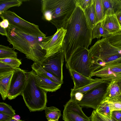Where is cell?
<instances>
[{
    "instance_id": "obj_1",
    "label": "cell",
    "mask_w": 121,
    "mask_h": 121,
    "mask_svg": "<svg viewBox=\"0 0 121 121\" xmlns=\"http://www.w3.org/2000/svg\"><path fill=\"white\" fill-rule=\"evenodd\" d=\"M65 29L66 32L62 44L64 59L67 63L78 48L88 49L92 40V30L88 25L82 10L76 6Z\"/></svg>"
},
{
    "instance_id": "obj_2",
    "label": "cell",
    "mask_w": 121,
    "mask_h": 121,
    "mask_svg": "<svg viewBox=\"0 0 121 121\" xmlns=\"http://www.w3.org/2000/svg\"><path fill=\"white\" fill-rule=\"evenodd\" d=\"M6 30L7 40L14 50L24 54L34 62H40L45 58L46 51L41 46L43 37L24 33L10 24Z\"/></svg>"
},
{
    "instance_id": "obj_3",
    "label": "cell",
    "mask_w": 121,
    "mask_h": 121,
    "mask_svg": "<svg viewBox=\"0 0 121 121\" xmlns=\"http://www.w3.org/2000/svg\"><path fill=\"white\" fill-rule=\"evenodd\" d=\"M42 18L54 25L57 29H65L75 10V0H42Z\"/></svg>"
},
{
    "instance_id": "obj_4",
    "label": "cell",
    "mask_w": 121,
    "mask_h": 121,
    "mask_svg": "<svg viewBox=\"0 0 121 121\" xmlns=\"http://www.w3.org/2000/svg\"><path fill=\"white\" fill-rule=\"evenodd\" d=\"M89 50L92 73L107 65L121 63V49L112 45L107 38L98 40Z\"/></svg>"
},
{
    "instance_id": "obj_5",
    "label": "cell",
    "mask_w": 121,
    "mask_h": 121,
    "mask_svg": "<svg viewBox=\"0 0 121 121\" xmlns=\"http://www.w3.org/2000/svg\"><path fill=\"white\" fill-rule=\"evenodd\" d=\"M26 74V83L21 95L30 112L42 111L46 107L47 92L36 85L33 70Z\"/></svg>"
},
{
    "instance_id": "obj_6",
    "label": "cell",
    "mask_w": 121,
    "mask_h": 121,
    "mask_svg": "<svg viewBox=\"0 0 121 121\" xmlns=\"http://www.w3.org/2000/svg\"><path fill=\"white\" fill-rule=\"evenodd\" d=\"M89 50L84 47L77 49L66 64V68L74 70L83 76L91 78L92 72Z\"/></svg>"
},
{
    "instance_id": "obj_7",
    "label": "cell",
    "mask_w": 121,
    "mask_h": 121,
    "mask_svg": "<svg viewBox=\"0 0 121 121\" xmlns=\"http://www.w3.org/2000/svg\"><path fill=\"white\" fill-rule=\"evenodd\" d=\"M3 20L7 19L9 24L19 30L31 35L44 37L46 35L42 32L39 26L24 19L14 12L7 10L0 14Z\"/></svg>"
},
{
    "instance_id": "obj_8",
    "label": "cell",
    "mask_w": 121,
    "mask_h": 121,
    "mask_svg": "<svg viewBox=\"0 0 121 121\" xmlns=\"http://www.w3.org/2000/svg\"><path fill=\"white\" fill-rule=\"evenodd\" d=\"M108 82L104 83L84 93L82 100L78 103L81 107L96 110L103 101Z\"/></svg>"
},
{
    "instance_id": "obj_9",
    "label": "cell",
    "mask_w": 121,
    "mask_h": 121,
    "mask_svg": "<svg viewBox=\"0 0 121 121\" xmlns=\"http://www.w3.org/2000/svg\"><path fill=\"white\" fill-rule=\"evenodd\" d=\"M64 59L62 49L39 62L45 70L63 81V66Z\"/></svg>"
},
{
    "instance_id": "obj_10",
    "label": "cell",
    "mask_w": 121,
    "mask_h": 121,
    "mask_svg": "<svg viewBox=\"0 0 121 121\" xmlns=\"http://www.w3.org/2000/svg\"><path fill=\"white\" fill-rule=\"evenodd\" d=\"M66 32V30L62 28L57 29L56 32L53 35L43 38L41 46L46 51L45 58L53 55L62 49L63 41Z\"/></svg>"
},
{
    "instance_id": "obj_11",
    "label": "cell",
    "mask_w": 121,
    "mask_h": 121,
    "mask_svg": "<svg viewBox=\"0 0 121 121\" xmlns=\"http://www.w3.org/2000/svg\"><path fill=\"white\" fill-rule=\"evenodd\" d=\"M62 119L64 121H91L82 107L75 101L71 99L64 105Z\"/></svg>"
},
{
    "instance_id": "obj_12",
    "label": "cell",
    "mask_w": 121,
    "mask_h": 121,
    "mask_svg": "<svg viewBox=\"0 0 121 121\" xmlns=\"http://www.w3.org/2000/svg\"><path fill=\"white\" fill-rule=\"evenodd\" d=\"M26 72L19 68L14 72L11 79L7 98L9 100L21 95L27 81Z\"/></svg>"
},
{
    "instance_id": "obj_13",
    "label": "cell",
    "mask_w": 121,
    "mask_h": 121,
    "mask_svg": "<svg viewBox=\"0 0 121 121\" xmlns=\"http://www.w3.org/2000/svg\"><path fill=\"white\" fill-rule=\"evenodd\" d=\"M93 76L107 82L116 81L121 77V63L107 65L92 73L91 76Z\"/></svg>"
},
{
    "instance_id": "obj_14",
    "label": "cell",
    "mask_w": 121,
    "mask_h": 121,
    "mask_svg": "<svg viewBox=\"0 0 121 121\" xmlns=\"http://www.w3.org/2000/svg\"><path fill=\"white\" fill-rule=\"evenodd\" d=\"M33 74L36 85L47 92L55 91L61 87V84L56 83L48 78L37 74L34 70Z\"/></svg>"
},
{
    "instance_id": "obj_15",
    "label": "cell",
    "mask_w": 121,
    "mask_h": 121,
    "mask_svg": "<svg viewBox=\"0 0 121 121\" xmlns=\"http://www.w3.org/2000/svg\"><path fill=\"white\" fill-rule=\"evenodd\" d=\"M101 23L102 26L111 35L121 31V25L115 14L105 15Z\"/></svg>"
},
{
    "instance_id": "obj_16",
    "label": "cell",
    "mask_w": 121,
    "mask_h": 121,
    "mask_svg": "<svg viewBox=\"0 0 121 121\" xmlns=\"http://www.w3.org/2000/svg\"><path fill=\"white\" fill-rule=\"evenodd\" d=\"M69 71L73 82L74 86L73 89L74 90L79 89L90 84L98 78L94 79L86 77L73 70L69 69Z\"/></svg>"
},
{
    "instance_id": "obj_17",
    "label": "cell",
    "mask_w": 121,
    "mask_h": 121,
    "mask_svg": "<svg viewBox=\"0 0 121 121\" xmlns=\"http://www.w3.org/2000/svg\"><path fill=\"white\" fill-rule=\"evenodd\" d=\"M121 94L119 87L115 81L108 82L102 102L112 100Z\"/></svg>"
},
{
    "instance_id": "obj_18",
    "label": "cell",
    "mask_w": 121,
    "mask_h": 121,
    "mask_svg": "<svg viewBox=\"0 0 121 121\" xmlns=\"http://www.w3.org/2000/svg\"><path fill=\"white\" fill-rule=\"evenodd\" d=\"M15 71L0 76V93L4 100L7 98L11 79Z\"/></svg>"
},
{
    "instance_id": "obj_19",
    "label": "cell",
    "mask_w": 121,
    "mask_h": 121,
    "mask_svg": "<svg viewBox=\"0 0 121 121\" xmlns=\"http://www.w3.org/2000/svg\"><path fill=\"white\" fill-rule=\"evenodd\" d=\"M103 11L105 15L115 14L121 9V0H102Z\"/></svg>"
},
{
    "instance_id": "obj_20",
    "label": "cell",
    "mask_w": 121,
    "mask_h": 121,
    "mask_svg": "<svg viewBox=\"0 0 121 121\" xmlns=\"http://www.w3.org/2000/svg\"><path fill=\"white\" fill-rule=\"evenodd\" d=\"M31 68L37 74L48 78L56 83L61 84L63 83V81L44 69L39 62H34L31 65Z\"/></svg>"
},
{
    "instance_id": "obj_21",
    "label": "cell",
    "mask_w": 121,
    "mask_h": 121,
    "mask_svg": "<svg viewBox=\"0 0 121 121\" xmlns=\"http://www.w3.org/2000/svg\"><path fill=\"white\" fill-rule=\"evenodd\" d=\"M83 12L88 25L92 30L95 25V0L93 3Z\"/></svg>"
},
{
    "instance_id": "obj_22",
    "label": "cell",
    "mask_w": 121,
    "mask_h": 121,
    "mask_svg": "<svg viewBox=\"0 0 121 121\" xmlns=\"http://www.w3.org/2000/svg\"><path fill=\"white\" fill-rule=\"evenodd\" d=\"M111 34L102 26L101 22L95 25L92 30L93 39L95 38H100L101 37L103 38H107Z\"/></svg>"
},
{
    "instance_id": "obj_23",
    "label": "cell",
    "mask_w": 121,
    "mask_h": 121,
    "mask_svg": "<svg viewBox=\"0 0 121 121\" xmlns=\"http://www.w3.org/2000/svg\"><path fill=\"white\" fill-rule=\"evenodd\" d=\"M106 82L101 78H98L95 82L79 89L76 90L71 89L70 94V97L77 92H80L84 94L90 90Z\"/></svg>"
},
{
    "instance_id": "obj_24",
    "label": "cell",
    "mask_w": 121,
    "mask_h": 121,
    "mask_svg": "<svg viewBox=\"0 0 121 121\" xmlns=\"http://www.w3.org/2000/svg\"><path fill=\"white\" fill-rule=\"evenodd\" d=\"M22 0H0V14L13 7H19L22 4Z\"/></svg>"
},
{
    "instance_id": "obj_25",
    "label": "cell",
    "mask_w": 121,
    "mask_h": 121,
    "mask_svg": "<svg viewBox=\"0 0 121 121\" xmlns=\"http://www.w3.org/2000/svg\"><path fill=\"white\" fill-rule=\"evenodd\" d=\"M45 111V116L47 120L58 121L61 115L60 111L58 108L53 106L46 107Z\"/></svg>"
},
{
    "instance_id": "obj_26",
    "label": "cell",
    "mask_w": 121,
    "mask_h": 121,
    "mask_svg": "<svg viewBox=\"0 0 121 121\" xmlns=\"http://www.w3.org/2000/svg\"><path fill=\"white\" fill-rule=\"evenodd\" d=\"M17 52L13 48L0 45V59L6 58H17Z\"/></svg>"
},
{
    "instance_id": "obj_27",
    "label": "cell",
    "mask_w": 121,
    "mask_h": 121,
    "mask_svg": "<svg viewBox=\"0 0 121 121\" xmlns=\"http://www.w3.org/2000/svg\"><path fill=\"white\" fill-rule=\"evenodd\" d=\"M95 25L101 22L104 19V13L102 0H95Z\"/></svg>"
},
{
    "instance_id": "obj_28",
    "label": "cell",
    "mask_w": 121,
    "mask_h": 121,
    "mask_svg": "<svg viewBox=\"0 0 121 121\" xmlns=\"http://www.w3.org/2000/svg\"><path fill=\"white\" fill-rule=\"evenodd\" d=\"M96 110L102 115L109 118H111V112L108 102L102 103Z\"/></svg>"
},
{
    "instance_id": "obj_29",
    "label": "cell",
    "mask_w": 121,
    "mask_h": 121,
    "mask_svg": "<svg viewBox=\"0 0 121 121\" xmlns=\"http://www.w3.org/2000/svg\"><path fill=\"white\" fill-rule=\"evenodd\" d=\"M107 38L112 45L117 48L121 49V31L112 35Z\"/></svg>"
},
{
    "instance_id": "obj_30",
    "label": "cell",
    "mask_w": 121,
    "mask_h": 121,
    "mask_svg": "<svg viewBox=\"0 0 121 121\" xmlns=\"http://www.w3.org/2000/svg\"><path fill=\"white\" fill-rule=\"evenodd\" d=\"M0 112L13 117L16 115L15 110L13 109L12 107L4 102L0 103Z\"/></svg>"
},
{
    "instance_id": "obj_31",
    "label": "cell",
    "mask_w": 121,
    "mask_h": 121,
    "mask_svg": "<svg viewBox=\"0 0 121 121\" xmlns=\"http://www.w3.org/2000/svg\"><path fill=\"white\" fill-rule=\"evenodd\" d=\"M19 68L0 62V76L15 71Z\"/></svg>"
},
{
    "instance_id": "obj_32",
    "label": "cell",
    "mask_w": 121,
    "mask_h": 121,
    "mask_svg": "<svg viewBox=\"0 0 121 121\" xmlns=\"http://www.w3.org/2000/svg\"><path fill=\"white\" fill-rule=\"evenodd\" d=\"M91 121H115L111 118L105 117L94 110L90 117Z\"/></svg>"
},
{
    "instance_id": "obj_33",
    "label": "cell",
    "mask_w": 121,
    "mask_h": 121,
    "mask_svg": "<svg viewBox=\"0 0 121 121\" xmlns=\"http://www.w3.org/2000/svg\"><path fill=\"white\" fill-rule=\"evenodd\" d=\"M0 62L17 68H19L22 64L21 60L17 58H6L0 59Z\"/></svg>"
},
{
    "instance_id": "obj_34",
    "label": "cell",
    "mask_w": 121,
    "mask_h": 121,
    "mask_svg": "<svg viewBox=\"0 0 121 121\" xmlns=\"http://www.w3.org/2000/svg\"><path fill=\"white\" fill-rule=\"evenodd\" d=\"M75 1L76 6L79 7L84 11L93 3L94 0H75Z\"/></svg>"
},
{
    "instance_id": "obj_35",
    "label": "cell",
    "mask_w": 121,
    "mask_h": 121,
    "mask_svg": "<svg viewBox=\"0 0 121 121\" xmlns=\"http://www.w3.org/2000/svg\"><path fill=\"white\" fill-rule=\"evenodd\" d=\"M111 112L115 110H121V100L115 99L108 102Z\"/></svg>"
},
{
    "instance_id": "obj_36",
    "label": "cell",
    "mask_w": 121,
    "mask_h": 121,
    "mask_svg": "<svg viewBox=\"0 0 121 121\" xmlns=\"http://www.w3.org/2000/svg\"><path fill=\"white\" fill-rule=\"evenodd\" d=\"M111 117L115 121H121V110H115L112 111Z\"/></svg>"
},
{
    "instance_id": "obj_37",
    "label": "cell",
    "mask_w": 121,
    "mask_h": 121,
    "mask_svg": "<svg viewBox=\"0 0 121 121\" xmlns=\"http://www.w3.org/2000/svg\"><path fill=\"white\" fill-rule=\"evenodd\" d=\"M83 95V94L82 93L77 92L71 97V99L74 100L78 103L82 100Z\"/></svg>"
},
{
    "instance_id": "obj_38",
    "label": "cell",
    "mask_w": 121,
    "mask_h": 121,
    "mask_svg": "<svg viewBox=\"0 0 121 121\" xmlns=\"http://www.w3.org/2000/svg\"><path fill=\"white\" fill-rule=\"evenodd\" d=\"M13 119V117L0 112V121H5Z\"/></svg>"
},
{
    "instance_id": "obj_39",
    "label": "cell",
    "mask_w": 121,
    "mask_h": 121,
    "mask_svg": "<svg viewBox=\"0 0 121 121\" xmlns=\"http://www.w3.org/2000/svg\"><path fill=\"white\" fill-rule=\"evenodd\" d=\"M9 25V23L8 20L6 19H3L2 21L0 22V27L5 29L7 28Z\"/></svg>"
},
{
    "instance_id": "obj_40",
    "label": "cell",
    "mask_w": 121,
    "mask_h": 121,
    "mask_svg": "<svg viewBox=\"0 0 121 121\" xmlns=\"http://www.w3.org/2000/svg\"><path fill=\"white\" fill-rule=\"evenodd\" d=\"M118 21L121 25V12L120 10L115 13Z\"/></svg>"
},
{
    "instance_id": "obj_41",
    "label": "cell",
    "mask_w": 121,
    "mask_h": 121,
    "mask_svg": "<svg viewBox=\"0 0 121 121\" xmlns=\"http://www.w3.org/2000/svg\"><path fill=\"white\" fill-rule=\"evenodd\" d=\"M0 34L2 35L7 36V34L6 29H5L1 27H0Z\"/></svg>"
},
{
    "instance_id": "obj_42",
    "label": "cell",
    "mask_w": 121,
    "mask_h": 121,
    "mask_svg": "<svg viewBox=\"0 0 121 121\" xmlns=\"http://www.w3.org/2000/svg\"><path fill=\"white\" fill-rule=\"evenodd\" d=\"M115 81L116 82L118 85L119 87L121 92V77L117 80Z\"/></svg>"
},
{
    "instance_id": "obj_43",
    "label": "cell",
    "mask_w": 121,
    "mask_h": 121,
    "mask_svg": "<svg viewBox=\"0 0 121 121\" xmlns=\"http://www.w3.org/2000/svg\"><path fill=\"white\" fill-rule=\"evenodd\" d=\"M13 119L19 121L20 120V116L18 115H15L13 117Z\"/></svg>"
},
{
    "instance_id": "obj_44",
    "label": "cell",
    "mask_w": 121,
    "mask_h": 121,
    "mask_svg": "<svg viewBox=\"0 0 121 121\" xmlns=\"http://www.w3.org/2000/svg\"><path fill=\"white\" fill-rule=\"evenodd\" d=\"M23 121L21 120L19 121H17V120H14L13 119H11V120H9L6 121Z\"/></svg>"
},
{
    "instance_id": "obj_45",
    "label": "cell",
    "mask_w": 121,
    "mask_h": 121,
    "mask_svg": "<svg viewBox=\"0 0 121 121\" xmlns=\"http://www.w3.org/2000/svg\"><path fill=\"white\" fill-rule=\"evenodd\" d=\"M115 99H118L121 100V94L119 96L116 98Z\"/></svg>"
},
{
    "instance_id": "obj_46",
    "label": "cell",
    "mask_w": 121,
    "mask_h": 121,
    "mask_svg": "<svg viewBox=\"0 0 121 121\" xmlns=\"http://www.w3.org/2000/svg\"><path fill=\"white\" fill-rule=\"evenodd\" d=\"M47 121H56V120H48Z\"/></svg>"
},
{
    "instance_id": "obj_47",
    "label": "cell",
    "mask_w": 121,
    "mask_h": 121,
    "mask_svg": "<svg viewBox=\"0 0 121 121\" xmlns=\"http://www.w3.org/2000/svg\"><path fill=\"white\" fill-rule=\"evenodd\" d=\"M120 10V11L121 12V9Z\"/></svg>"
}]
</instances>
